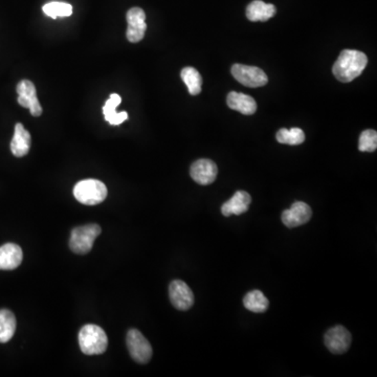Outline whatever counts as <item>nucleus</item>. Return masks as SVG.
<instances>
[{
  "instance_id": "14",
  "label": "nucleus",
  "mask_w": 377,
  "mask_h": 377,
  "mask_svg": "<svg viewBox=\"0 0 377 377\" xmlns=\"http://www.w3.org/2000/svg\"><path fill=\"white\" fill-rule=\"evenodd\" d=\"M23 254L21 247L15 243H7L0 247V269L13 271L21 264Z\"/></svg>"
},
{
  "instance_id": "8",
  "label": "nucleus",
  "mask_w": 377,
  "mask_h": 377,
  "mask_svg": "<svg viewBox=\"0 0 377 377\" xmlns=\"http://www.w3.org/2000/svg\"><path fill=\"white\" fill-rule=\"evenodd\" d=\"M324 342L332 354H343L351 344V334L343 326L336 325L326 332Z\"/></svg>"
},
{
  "instance_id": "7",
  "label": "nucleus",
  "mask_w": 377,
  "mask_h": 377,
  "mask_svg": "<svg viewBox=\"0 0 377 377\" xmlns=\"http://www.w3.org/2000/svg\"><path fill=\"white\" fill-rule=\"evenodd\" d=\"M169 297L171 303L176 309H190L194 304V294L187 283L181 280H174L169 286Z\"/></svg>"
},
{
  "instance_id": "21",
  "label": "nucleus",
  "mask_w": 377,
  "mask_h": 377,
  "mask_svg": "<svg viewBox=\"0 0 377 377\" xmlns=\"http://www.w3.org/2000/svg\"><path fill=\"white\" fill-rule=\"evenodd\" d=\"M181 80L187 85V90L192 96H197L201 92L203 86V78L198 70L194 68H185L181 72Z\"/></svg>"
},
{
  "instance_id": "11",
  "label": "nucleus",
  "mask_w": 377,
  "mask_h": 377,
  "mask_svg": "<svg viewBox=\"0 0 377 377\" xmlns=\"http://www.w3.org/2000/svg\"><path fill=\"white\" fill-rule=\"evenodd\" d=\"M312 210L307 203L303 201H297L292 205V207L282 213L281 219L284 225L294 229L300 225H306L312 219Z\"/></svg>"
},
{
  "instance_id": "12",
  "label": "nucleus",
  "mask_w": 377,
  "mask_h": 377,
  "mask_svg": "<svg viewBox=\"0 0 377 377\" xmlns=\"http://www.w3.org/2000/svg\"><path fill=\"white\" fill-rule=\"evenodd\" d=\"M218 168L211 159H201L194 161L190 169L191 177L199 185H207L216 181Z\"/></svg>"
},
{
  "instance_id": "2",
  "label": "nucleus",
  "mask_w": 377,
  "mask_h": 377,
  "mask_svg": "<svg viewBox=\"0 0 377 377\" xmlns=\"http://www.w3.org/2000/svg\"><path fill=\"white\" fill-rule=\"evenodd\" d=\"M79 345L86 356H99L106 351L108 338L100 326L88 324L79 332Z\"/></svg>"
},
{
  "instance_id": "3",
  "label": "nucleus",
  "mask_w": 377,
  "mask_h": 377,
  "mask_svg": "<svg viewBox=\"0 0 377 377\" xmlns=\"http://www.w3.org/2000/svg\"><path fill=\"white\" fill-rule=\"evenodd\" d=\"M108 191L102 181L98 179H84L74 187V196L79 203L85 205H96L106 199Z\"/></svg>"
},
{
  "instance_id": "1",
  "label": "nucleus",
  "mask_w": 377,
  "mask_h": 377,
  "mask_svg": "<svg viewBox=\"0 0 377 377\" xmlns=\"http://www.w3.org/2000/svg\"><path fill=\"white\" fill-rule=\"evenodd\" d=\"M368 58L364 52L356 50H344L332 68L334 77L340 82L349 83L364 72Z\"/></svg>"
},
{
  "instance_id": "24",
  "label": "nucleus",
  "mask_w": 377,
  "mask_h": 377,
  "mask_svg": "<svg viewBox=\"0 0 377 377\" xmlns=\"http://www.w3.org/2000/svg\"><path fill=\"white\" fill-rule=\"evenodd\" d=\"M377 148V132L372 129L363 131L358 141V150L362 152H373Z\"/></svg>"
},
{
  "instance_id": "20",
  "label": "nucleus",
  "mask_w": 377,
  "mask_h": 377,
  "mask_svg": "<svg viewBox=\"0 0 377 377\" xmlns=\"http://www.w3.org/2000/svg\"><path fill=\"white\" fill-rule=\"evenodd\" d=\"M243 305L249 312H255V314H263L267 310L269 302H268L267 298L264 296L263 292L254 289L245 294Z\"/></svg>"
},
{
  "instance_id": "16",
  "label": "nucleus",
  "mask_w": 377,
  "mask_h": 377,
  "mask_svg": "<svg viewBox=\"0 0 377 377\" xmlns=\"http://www.w3.org/2000/svg\"><path fill=\"white\" fill-rule=\"evenodd\" d=\"M32 138L29 131L24 128L21 123L15 126L13 140L11 142V151L14 156L22 157L28 154L31 148Z\"/></svg>"
},
{
  "instance_id": "5",
  "label": "nucleus",
  "mask_w": 377,
  "mask_h": 377,
  "mask_svg": "<svg viewBox=\"0 0 377 377\" xmlns=\"http://www.w3.org/2000/svg\"><path fill=\"white\" fill-rule=\"evenodd\" d=\"M126 344L131 358L139 364H147L152 358L150 343L138 329H130L127 332Z\"/></svg>"
},
{
  "instance_id": "18",
  "label": "nucleus",
  "mask_w": 377,
  "mask_h": 377,
  "mask_svg": "<svg viewBox=\"0 0 377 377\" xmlns=\"http://www.w3.org/2000/svg\"><path fill=\"white\" fill-rule=\"evenodd\" d=\"M122 102V98L120 94H110V98L106 101L104 107H103V114H104L105 120L110 123V125L122 124L123 122L128 119V114L126 112H122L119 114L116 112V107Z\"/></svg>"
},
{
  "instance_id": "22",
  "label": "nucleus",
  "mask_w": 377,
  "mask_h": 377,
  "mask_svg": "<svg viewBox=\"0 0 377 377\" xmlns=\"http://www.w3.org/2000/svg\"><path fill=\"white\" fill-rule=\"evenodd\" d=\"M276 139L280 144L297 146V145H301L305 141V133L300 128H292L290 130L281 128L278 131Z\"/></svg>"
},
{
  "instance_id": "19",
  "label": "nucleus",
  "mask_w": 377,
  "mask_h": 377,
  "mask_svg": "<svg viewBox=\"0 0 377 377\" xmlns=\"http://www.w3.org/2000/svg\"><path fill=\"white\" fill-rule=\"evenodd\" d=\"M17 327V320L13 312L8 309L0 310V343H8L14 334Z\"/></svg>"
},
{
  "instance_id": "17",
  "label": "nucleus",
  "mask_w": 377,
  "mask_h": 377,
  "mask_svg": "<svg viewBox=\"0 0 377 377\" xmlns=\"http://www.w3.org/2000/svg\"><path fill=\"white\" fill-rule=\"evenodd\" d=\"M275 6L265 3L262 0H254L247 6V17L251 21H267L276 15Z\"/></svg>"
},
{
  "instance_id": "23",
  "label": "nucleus",
  "mask_w": 377,
  "mask_h": 377,
  "mask_svg": "<svg viewBox=\"0 0 377 377\" xmlns=\"http://www.w3.org/2000/svg\"><path fill=\"white\" fill-rule=\"evenodd\" d=\"M42 10L46 16L52 19H57L58 17H70L72 14V6L62 1H52V3H46Z\"/></svg>"
},
{
  "instance_id": "10",
  "label": "nucleus",
  "mask_w": 377,
  "mask_h": 377,
  "mask_svg": "<svg viewBox=\"0 0 377 377\" xmlns=\"http://www.w3.org/2000/svg\"><path fill=\"white\" fill-rule=\"evenodd\" d=\"M18 103L24 108H29L33 116L42 114V107L37 98L35 85L29 80H22L17 85Z\"/></svg>"
},
{
  "instance_id": "4",
  "label": "nucleus",
  "mask_w": 377,
  "mask_h": 377,
  "mask_svg": "<svg viewBox=\"0 0 377 377\" xmlns=\"http://www.w3.org/2000/svg\"><path fill=\"white\" fill-rule=\"evenodd\" d=\"M101 233L102 229L96 223L74 227L70 234V249L78 255H86L92 251L94 240Z\"/></svg>"
},
{
  "instance_id": "6",
  "label": "nucleus",
  "mask_w": 377,
  "mask_h": 377,
  "mask_svg": "<svg viewBox=\"0 0 377 377\" xmlns=\"http://www.w3.org/2000/svg\"><path fill=\"white\" fill-rule=\"evenodd\" d=\"M232 74L234 78L247 88H262L268 82L267 76L261 68L256 66L243 65V64H234L232 66Z\"/></svg>"
},
{
  "instance_id": "9",
  "label": "nucleus",
  "mask_w": 377,
  "mask_h": 377,
  "mask_svg": "<svg viewBox=\"0 0 377 377\" xmlns=\"http://www.w3.org/2000/svg\"><path fill=\"white\" fill-rule=\"evenodd\" d=\"M127 28L126 37L128 41L132 43L140 42L144 38L146 33V14L141 8H132L127 12Z\"/></svg>"
},
{
  "instance_id": "13",
  "label": "nucleus",
  "mask_w": 377,
  "mask_h": 377,
  "mask_svg": "<svg viewBox=\"0 0 377 377\" xmlns=\"http://www.w3.org/2000/svg\"><path fill=\"white\" fill-rule=\"evenodd\" d=\"M252 197L245 191H237L231 199L221 205V213L223 216L229 217L231 215H241L249 211Z\"/></svg>"
},
{
  "instance_id": "15",
  "label": "nucleus",
  "mask_w": 377,
  "mask_h": 377,
  "mask_svg": "<svg viewBox=\"0 0 377 377\" xmlns=\"http://www.w3.org/2000/svg\"><path fill=\"white\" fill-rule=\"evenodd\" d=\"M227 106L245 116H252L257 110V103L247 94L231 92L227 99Z\"/></svg>"
}]
</instances>
